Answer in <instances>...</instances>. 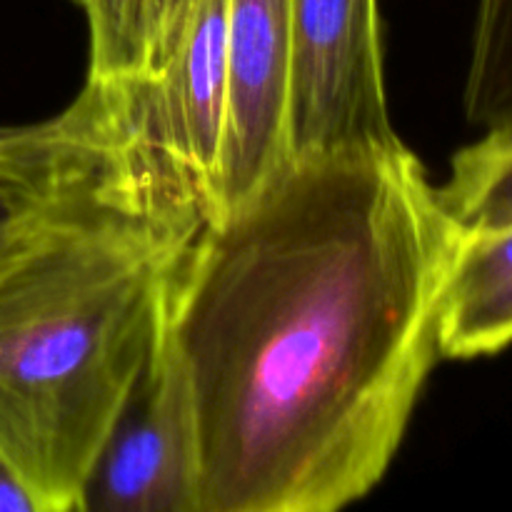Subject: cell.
<instances>
[{
	"label": "cell",
	"mask_w": 512,
	"mask_h": 512,
	"mask_svg": "<svg viewBox=\"0 0 512 512\" xmlns=\"http://www.w3.org/2000/svg\"><path fill=\"white\" fill-rule=\"evenodd\" d=\"M458 238L403 140L293 155L205 220L168 295L200 512H333L383 480L440 360Z\"/></svg>",
	"instance_id": "cell-1"
},
{
	"label": "cell",
	"mask_w": 512,
	"mask_h": 512,
	"mask_svg": "<svg viewBox=\"0 0 512 512\" xmlns=\"http://www.w3.org/2000/svg\"><path fill=\"white\" fill-rule=\"evenodd\" d=\"M205 220L188 180L165 168L0 273V448L45 512H78Z\"/></svg>",
	"instance_id": "cell-2"
},
{
	"label": "cell",
	"mask_w": 512,
	"mask_h": 512,
	"mask_svg": "<svg viewBox=\"0 0 512 512\" xmlns=\"http://www.w3.org/2000/svg\"><path fill=\"white\" fill-rule=\"evenodd\" d=\"M165 168L143 83L85 80L55 118L0 125V273L65 220Z\"/></svg>",
	"instance_id": "cell-3"
},
{
	"label": "cell",
	"mask_w": 512,
	"mask_h": 512,
	"mask_svg": "<svg viewBox=\"0 0 512 512\" xmlns=\"http://www.w3.org/2000/svg\"><path fill=\"white\" fill-rule=\"evenodd\" d=\"M93 510L200 512L198 415L168 300L153 350L80 493L78 512Z\"/></svg>",
	"instance_id": "cell-4"
},
{
	"label": "cell",
	"mask_w": 512,
	"mask_h": 512,
	"mask_svg": "<svg viewBox=\"0 0 512 512\" xmlns=\"http://www.w3.org/2000/svg\"><path fill=\"white\" fill-rule=\"evenodd\" d=\"M290 158L400 143L385 95L380 0H290Z\"/></svg>",
	"instance_id": "cell-5"
},
{
	"label": "cell",
	"mask_w": 512,
	"mask_h": 512,
	"mask_svg": "<svg viewBox=\"0 0 512 512\" xmlns=\"http://www.w3.org/2000/svg\"><path fill=\"white\" fill-rule=\"evenodd\" d=\"M290 78V0H228V123L213 218L290 160Z\"/></svg>",
	"instance_id": "cell-6"
},
{
	"label": "cell",
	"mask_w": 512,
	"mask_h": 512,
	"mask_svg": "<svg viewBox=\"0 0 512 512\" xmlns=\"http://www.w3.org/2000/svg\"><path fill=\"white\" fill-rule=\"evenodd\" d=\"M150 133L215 215L228 123V0H195L173 58L143 83Z\"/></svg>",
	"instance_id": "cell-7"
},
{
	"label": "cell",
	"mask_w": 512,
	"mask_h": 512,
	"mask_svg": "<svg viewBox=\"0 0 512 512\" xmlns=\"http://www.w3.org/2000/svg\"><path fill=\"white\" fill-rule=\"evenodd\" d=\"M440 358L475 360L512 345V225L460 233L445 280Z\"/></svg>",
	"instance_id": "cell-8"
},
{
	"label": "cell",
	"mask_w": 512,
	"mask_h": 512,
	"mask_svg": "<svg viewBox=\"0 0 512 512\" xmlns=\"http://www.w3.org/2000/svg\"><path fill=\"white\" fill-rule=\"evenodd\" d=\"M90 33L88 80L148 83L165 70L195 0H73Z\"/></svg>",
	"instance_id": "cell-9"
},
{
	"label": "cell",
	"mask_w": 512,
	"mask_h": 512,
	"mask_svg": "<svg viewBox=\"0 0 512 512\" xmlns=\"http://www.w3.org/2000/svg\"><path fill=\"white\" fill-rule=\"evenodd\" d=\"M438 195L460 233L512 225V123L460 148Z\"/></svg>",
	"instance_id": "cell-10"
},
{
	"label": "cell",
	"mask_w": 512,
	"mask_h": 512,
	"mask_svg": "<svg viewBox=\"0 0 512 512\" xmlns=\"http://www.w3.org/2000/svg\"><path fill=\"white\" fill-rule=\"evenodd\" d=\"M463 105L483 130L512 123V0H480Z\"/></svg>",
	"instance_id": "cell-11"
},
{
	"label": "cell",
	"mask_w": 512,
	"mask_h": 512,
	"mask_svg": "<svg viewBox=\"0 0 512 512\" xmlns=\"http://www.w3.org/2000/svg\"><path fill=\"white\" fill-rule=\"evenodd\" d=\"M0 512H45L38 495L28 488L3 448H0Z\"/></svg>",
	"instance_id": "cell-12"
}]
</instances>
